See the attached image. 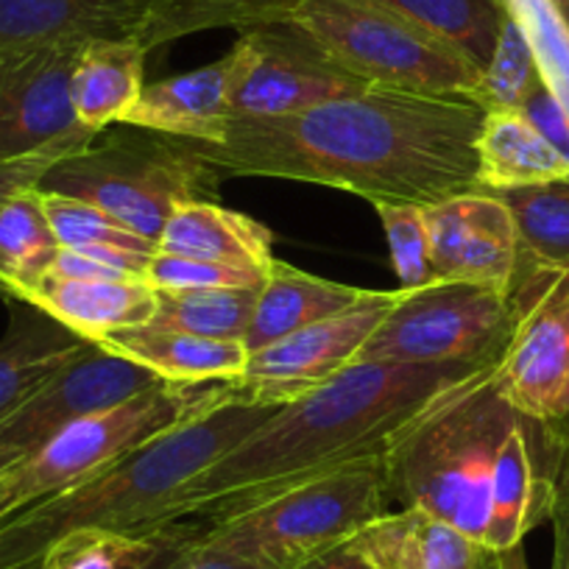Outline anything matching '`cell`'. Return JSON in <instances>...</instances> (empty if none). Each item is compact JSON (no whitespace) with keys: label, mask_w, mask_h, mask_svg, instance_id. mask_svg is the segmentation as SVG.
Wrapping results in <instances>:
<instances>
[{"label":"cell","mask_w":569,"mask_h":569,"mask_svg":"<svg viewBox=\"0 0 569 569\" xmlns=\"http://www.w3.org/2000/svg\"><path fill=\"white\" fill-rule=\"evenodd\" d=\"M489 366V363H486ZM483 366L352 363L288 402L188 486L168 525H212L352 463L382 461L439 393Z\"/></svg>","instance_id":"cell-2"},{"label":"cell","mask_w":569,"mask_h":569,"mask_svg":"<svg viewBox=\"0 0 569 569\" xmlns=\"http://www.w3.org/2000/svg\"><path fill=\"white\" fill-rule=\"evenodd\" d=\"M567 416H569V377H567V382H563L561 393H558L556 408H552V419H567Z\"/></svg>","instance_id":"cell-44"},{"label":"cell","mask_w":569,"mask_h":569,"mask_svg":"<svg viewBox=\"0 0 569 569\" xmlns=\"http://www.w3.org/2000/svg\"><path fill=\"white\" fill-rule=\"evenodd\" d=\"M179 525L157 533L87 528L53 541L34 569H149L177 541Z\"/></svg>","instance_id":"cell-33"},{"label":"cell","mask_w":569,"mask_h":569,"mask_svg":"<svg viewBox=\"0 0 569 569\" xmlns=\"http://www.w3.org/2000/svg\"><path fill=\"white\" fill-rule=\"evenodd\" d=\"M425 221L436 282L456 279L511 291L522 251L511 212L491 190L425 207Z\"/></svg>","instance_id":"cell-15"},{"label":"cell","mask_w":569,"mask_h":569,"mask_svg":"<svg viewBox=\"0 0 569 569\" xmlns=\"http://www.w3.org/2000/svg\"><path fill=\"white\" fill-rule=\"evenodd\" d=\"M96 347L149 369L166 382H232L249 363L243 341H216L157 327L109 332L98 338Z\"/></svg>","instance_id":"cell-20"},{"label":"cell","mask_w":569,"mask_h":569,"mask_svg":"<svg viewBox=\"0 0 569 569\" xmlns=\"http://www.w3.org/2000/svg\"><path fill=\"white\" fill-rule=\"evenodd\" d=\"M232 118H282L366 87L293 20L243 31L232 51Z\"/></svg>","instance_id":"cell-10"},{"label":"cell","mask_w":569,"mask_h":569,"mask_svg":"<svg viewBox=\"0 0 569 569\" xmlns=\"http://www.w3.org/2000/svg\"><path fill=\"white\" fill-rule=\"evenodd\" d=\"M59 249L40 190H23L9 199L0 207V293L20 302L51 273Z\"/></svg>","instance_id":"cell-29"},{"label":"cell","mask_w":569,"mask_h":569,"mask_svg":"<svg viewBox=\"0 0 569 569\" xmlns=\"http://www.w3.org/2000/svg\"><path fill=\"white\" fill-rule=\"evenodd\" d=\"M90 42L0 53V160L31 154L79 129L70 79Z\"/></svg>","instance_id":"cell-14"},{"label":"cell","mask_w":569,"mask_h":569,"mask_svg":"<svg viewBox=\"0 0 569 569\" xmlns=\"http://www.w3.org/2000/svg\"><path fill=\"white\" fill-rule=\"evenodd\" d=\"M522 321L495 369V382L517 413L550 421L569 377V268L533 266Z\"/></svg>","instance_id":"cell-13"},{"label":"cell","mask_w":569,"mask_h":569,"mask_svg":"<svg viewBox=\"0 0 569 569\" xmlns=\"http://www.w3.org/2000/svg\"><path fill=\"white\" fill-rule=\"evenodd\" d=\"M149 369L92 343L0 419V472L34 456L70 421L160 386Z\"/></svg>","instance_id":"cell-12"},{"label":"cell","mask_w":569,"mask_h":569,"mask_svg":"<svg viewBox=\"0 0 569 569\" xmlns=\"http://www.w3.org/2000/svg\"><path fill=\"white\" fill-rule=\"evenodd\" d=\"M120 123L188 140L218 142L232 123V64L229 57L207 68L146 84L140 101Z\"/></svg>","instance_id":"cell-19"},{"label":"cell","mask_w":569,"mask_h":569,"mask_svg":"<svg viewBox=\"0 0 569 569\" xmlns=\"http://www.w3.org/2000/svg\"><path fill=\"white\" fill-rule=\"evenodd\" d=\"M293 569H377V567H371L363 556H358V552H355L352 547L343 541V545L330 547V550H325V552H319V556L308 558V561L297 563Z\"/></svg>","instance_id":"cell-42"},{"label":"cell","mask_w":569,"mask_h":569,"mask_svg":"<svg viewBox=\"0 0 569 569\" xmlns=\"http://www.w3.org/2000/svg\"><path fill=\"white\" fill-rule=\"evenodd\" d=\"M363 293L366 288L332 282V279L299 271L291 262L273 260L257 297L251 325L246 330V349L249 355L260 352L268 343L291 336L302 327L343 313Z\"/></svg>","instance_id":"cell-22"},{"label":"cell","mask_w":569,"mask_h":569,"mask_svg":"<svg viewBox=\"0 0 569 569\" xmlns=\"http://www.w3.org/2000/svg\"><path fill=\"white\" fill-rule=\"evenodd\" d=\"M497 363L439 393L386 452L391 500L425 508L478 545L489 528L497 452L522 421L497 388Z\"/></svg>","instance_id":"cell-4"},{"label":"cell","mask_w":569,"mask_h":569,"mask_svg":"<svg viewBox=\"0 0 569 569\" xmlns=\"http://www.w3.org/2000/svg\"><path fill=\"white\" fill-rule=\"evenodd\" d=\"M262 288V284H260ZM260 288H179L157 291V313L146 327L216 341H243Z\"/></svg>","instance_id":"cell-30"},{"label":"cell","mask_w":569,"mask_h":569,"mask_svg":"<svg viewBox=\"0 0 569 569\" xmlns=\"http://www.w3.org/2000/svg\"><path fill=\"white\" fill-rule=\"evenodd\" d=\"M402 291H366L352 308L249 355L243 375L227 382L234 405H288L308 397L358 360Z\"/></svg>","instance_id":"cell-11"},{"label":"cell","mask_w":569,"mask_h":569,"mask_svg":"<svg viewBox=\"0 0 569 569\" xmlns=\"http://www.w3.org/2000/svg\"><path fill=\"white\" fill-rule=\"evenodd\" d=\"M302 0H151L140 46L146 51L212 29L251 31L293 20Z\"/></svg>","instance_id":"cell-28"},{"label":"cell","mask_w":569,"mask_h":569,"mask_svg":"<svg viewBox=\"0 0 569 569\" xmlns=\"http://www.w3.org/2000/svg\"><path fill=\"white\" fill-rule=\"evenodd\" d=\"M14 305L20 308L12 310V325L0 341V419L92 347V341L79 338L42 310Z\"/></svg>","instance_id":"cell-24"},{"label":"cell","mask_w":569,"mask_h":569,"mask_svg":"<svg viewBox=\"0 0 569 569\" xmlns=\"http://www.w3.org/2000/svg\"><path fill=\"white\" fill-rule=\"evenodd\" d=\"M491 193L511 212L522 260L552 271L569 268V179Z\"/></svg>","instance_id":"cell-31"},{"label":"cell","mask_w":569,"mask_h":569,"mask_svg":"<svg viewBox=\"0 0 569 569\" xmlns=\"http://www.w3.org/2000/svg\"><path fill=\"white\" fill-rule=\"evenodd\" d=\"M530 421L522 416L508 439L502 441L491 475V511L489 528H486L483 547L500 552L519 545L522 536L539 522L550 517L552 483H541L536 478L533 452H530Z\"/></svg>","instance_id":"cell-26"},{"label":"cell","mask_w":569,"mask_h":569,"mask_svg":"<svg viewBox=\"0 0 569 569\" xmlns=\"http://www.w3.org/2000/svg\"><path fill=\"white\" fill-rule=\"evenodd\" d=\"M536 53L541 81L569 118V0H502Z\"/></svg>","instance_id":"cell-34"},{"label":"cell","mask_w":569,"mask_h":569,"mask_svg":"<svg viewBox=\"0 0 569 569\" xmlns=\"http://www.w3.org/2000/svg\"><path fill=\"white\" fill-rule=\"evenodd\" d=\"M218 188L221 177L199 154V140L112 123L57 162L37 190L90 201L157 243L177 207L212 201Z\"/></svg>","instance_id":"cell-5"},{"label":"cell","mask_w":569,"mask_h":569,"mask_svg":"<svg viewBox=\"0 0 569 569\" xmlns=\"http://www.w3.org/2000/svg\"><path fill=\"white\" fill-rule=\"evenodd\" d=\"M486 109L472 101L366 87L282 118H232L199 154L218 177H262L349 190L371 204L433 207L478 190Z\"/></svg>","instance_id":"cell-1"},{"label":"cell","mask_w":569,"mask_h":569,"mask_svg":"<svg viewBox=\"0 0 569 569\" xmlns=\"http://www.w3.org/2000/svg\"><path fill=\"white\" fill-rule=\"evenodd\" d=\"M519 112L541 131L545 140H550L569 160V118L567 112H563L561 103H558V98L547 90L545 81H539V84L528 92V98L522 101Z\"/></svg>","instance_id":"cell-40"},{"label":"cell","mask_w":569,"mask_h":569,"mask_svg":"<svg viewBox=\"0 0 569 569\" xmlns=\"http://www.w3.org/2000/svg\"><path fill=\"white\" fill-rule=\"evenodd\" d=\"M151 0H0V53L57 42L140 40Z\"/></svg>","instance_id":"cell-16"},{"label":"cell","mask_w":569,"mask_h":569,"mask_svg":"<svg viewBox=\"0 0 569 569\" xmlns=\"http://www.w3.org/2000/svg\"><path fill=\"white\" fill-rule=\"evenodd\" d=\"M282 405H221L137 447L96 478L0 519V569H34L64 533H157L188 486Z\"/></svg>","instance_id":"cell-3"},{"label":"cell","mask_w":569,"mask_h":569,"mask_svg":"<svg viewBox=\"0 0 569 569\" xmlns=\"http://www.w3.org/2000/svg\"><path fill=\"white\" fill-rule=\"evenodd\" d=\"M550 519L556 536L552 569H569V475H563L561 483H552Z\"/></svg>","instance_id":"cell-41"},{"label":"cell","mask_w":569,"mask_h":569,"mask_svg":"<svg viewBox=\"0 0 569 569\" xmlns=\"http://www.w3.org/2000/svg\"><path fill=\"white\" fill-rule=\"evenodd\" d=\"M96 343L109 332L146 327L157 313V291L146 279H79L46 273L20 299Z\"/></svg>","instance_id":"cell-17"},{"label":"cell","mask_w":569,"mask_h":569,"mask_svg":"<svg viewBox=\"0 0 569 569\" xmlns=\"http://www.w3.org/2000/svg\"><path fill=\"white\" fill-rule=\"evenodd\" d=\"M40 196L62 249L81 251V254L96 257V260L120 268L131 277L146 279V268H149L151 257L157 254L154 240L137 234L134 229H129L90 201L46 193V190H40Z\"/></svg>","instance_id":"cell-27"},{"label":"cell","mask_w":569,"mask_h":569,"mask_svg":"<svg viewBox=\"0 0 569 569\" xmlns=\"http://www.w3.org/2000/svg\"><path fill=\"white\" fill-rule=\"evenodd\" d=\"M388 9L421 26L439 40L467 53L480 70L489 64L500 37L502 0H380Z\"/></svg>","instance_id":"cell-32"},{"label":"cell","mask_w":569,"mask_h":569,"mask_svg":"<svg viewBox=\"0 0 569 569\" xmlns=\"http://www.w3.org/2000/svg\"><path fill=\"white\" fill-rule=\"evenodd\" d=\"M480 569H528L522 545H513V547H508V550H500V552L491 550L489 558H486L483 567Z\"/></svg>","instance_id":"cell-43"},{"label":"cell","mask_w":569,"mask_h":569,"mask_svg":"<svg viewBox=\"0 0 569 569\" xmlns=\"http://www.w3.org/2000/svg\"><path fill=\"white\" fill-rule=\"evenodd\" d=\"M146 282L154 291H179V288H260L266 273L254 268L229 266V262L196 260V257L162 254L157 251L146 268Z\"/></svg>","instance_id":"cell-37"},{"label":"cell","mask_w":569,"mask_h":569,"mask_svg":"<svg viewBox=\"0 0 569 569\" xmlns=\"http://www.w3.org/2000/svg\"><path fill=\"white\" fill-rule=\"evenodd\" d=\"M179 536L149 569H268L260 563L221 550L199 536V525L177 522Z\"/></svg>","instance_id":"cell-39"},{"label":"cell","mask_w":569,"mask_h":569,"mask_svg":"<svg viewBox=\"0 0 569 569\" xmlns=\"http://www.w3.org/2000/svg\"><path fill=\"white\" fill-rule=\"evenodd\" d=\"M475 151L480 190H511L569 179L567 157L545 140L519 109H486Z\"/></svg>","instance_id":"cell-23"},{"label":"cell","mask_w":569,"mask_h":569,"mask_svg":"<svg viewBox=\"0 0 569 569\" xmlns=\"http://www.w3.org/2000/svg\"><path fill=\"white\" fill-rule=\"evenodd\" d=\"M229 399L227 382H160L70 421L34 456L0 472V519L96 478L137 447Z\"/></svg>","instance_id":"cell-6"},{"label":"cell","mask_w":569,"mask_h":569,"mask_svg":"<svg viewBox=\"0 0 569 569\" xmlns=\"http://www.w3.org/2000/svg\"><path fill=\"white\" fill-rule=\"evenodd\" d=\"M347 545L377 569H480L491 552L425 508L380 513Z\"/></svg>","instance_id":"cell-18"},{"label":"cell","mask_w":569,"mask_h":569,"mask_svg":"<svg viewBox=\"0 0 569 569\" xmlns=\"http://www.w3.org/2000/svg\"><path fill=\"white\" fill-rule=\"evenodd\" d=\"M380 216L391 251L393 273L402 291H416L436 282L430 262V238H427L425 207L413 204H371Z\"/></svg>","instance_id":"cell-36"},{"label":"cell","mask_w":569,"mask_h":569,"mask_svg":"<svg viewBox=\"0 0 569 569\" xmlns=\"http://www.w3.org/2000/svg\"><path fill=\"white\" fill-rule=\"evenodd\" d=\"M388 500L386 458L352 463L221 522L199 525V536L260 567L293 569L352 539L371 519L386 513Z\"/></svg>","instance_id":"cell-8"},{"label":"cell","mask_w":569,"mask_h":569,"mask_svg":"<svg viewBox=\"0 0 569 569\" xmlns=\"http://www.w3.org/2000/svg\"><path fill=\"white\" fill-rule=\"evenodd\" d=\"M528 297L522 266L511 291L456 279L402 291L355 363H497L522 321Z\"/></svg>","instance_id":"cell-9"},{"label":"cell","mask_w":569,"mask_h":569,"mask_svg":"<svg viewBox=\"0 0 569 569\" xmlns=\"http://www.w3.org/2000/svg\"><path fill=\"white\" fill-rule=\"evenodd\" d=\"M293 23L363 84L480 103L483 70L380 0H302Z\"/></svg>","instance_id":"cell-7"},{"label":"cell","mask_w":569,"mask_h":569,"mask_svg":"<svg viewBox=\"0 0 569 569\" xmlns=\"http://www.w3.org/2000/svg\"><path fill=\"white\" fill-rule=\"evenodd\" d=\"M541 81L536 53L525 37L522 26L508 14L502 18L495 53L483 68L480 81V107L483 109H519L528 92Z\"/></svg>","instance_id":"cell-35"},{"label":"cell","mask_w":569,"mask_h":569,"mask_svg":"<svg viewBox=\"0 0 569 569\" xmlns=\"http://www.w3.org/2000/svg\"><path fill=\"white\" fill-rule=\"evenodd\" d=\"M96 134L98 131L79 126V129H73L70 134L53 140L46 149L31 151V154L23 157H12V160H0V207L7 204L9 199H14L18 193H23V190L40 188L42 177H46L57 162L76 154V151L87 149V146L96 140Z\"/></svg>","instance_id":"cell-38"},{"label":"cell","mask_w":569,"mask_h":569,"mask_svg":"<svg viewBox=\"0 0 569 569\" xmlns=\"http://www.w3.org/2000/svg\"><path fill=\"white\" fill-rule=\"evenodd\" d=\"M157 251L229 262L268 273L273 257V234L266 223L234 212L216 201H190L177 207L162 227Z\"/></svg>","instance_id":"cell-21"},{"label":"cell","mask_w":569,"mask_h":569,"mask_svg":"<svg viewBox=\"0 0 569 569\" xmlns=\"http://www.w3.org/2000/svg\"><path fill=\"white\" fill-rule=\"evenodd\" d=\"M149 51L137 40H96L81 51L70 79L76 120L92 131L120 123L140 101Z\"/></svg>","instance_id":"cell-25"}]
</instances>
